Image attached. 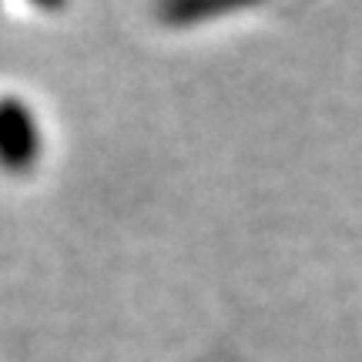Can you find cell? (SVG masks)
<instances>
[{"label": "cell", "instance_id": "cell-2", "mask_svg": "<svg viewBox=\"0 0 362 362\" xmlns=\"http://www.w3.org/2000/svg\"><path fill=\"white\" fill-rule=\"evenodd\" d=\"M255 4L262 0H158V21L165 27H194Z\"/></svg>", "mask_w": 362, "mask_h": 362}, {"label": "cell", "instance_id": "cell-1", "mask_svg": "<svg viewBox=\"0 0 362 362\" xmlns=\"http://www.w3.org/2000/svg\"><path fill=\"white\" fill-rule=\"evenodd\" d=\"M40 158V131L34 121V111L17 98H4L0 111V161L7 171L34 168Z\"/></svg>", "mask_w": 362, "mask_h": 362}, {"label": "cell", "instance_id": "cell-3", "mask_svg": "<svg viewBox=\"0 0 362 362\" xmlns=\"http://www.w3.org/2000/svg\"><path fill=\"white\" fill-rule=\"evenodd\" d=\"M30 4H34V7H40V11H61V7H64L67 0H30Z\"/></svg>", "mask_w": 362, "mask_h": 362}]
</instances>
